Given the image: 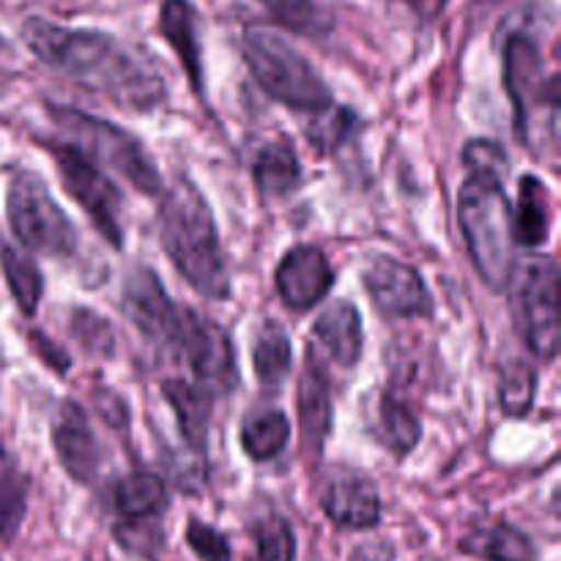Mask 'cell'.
<instances>
[{"mask_svg":"<svg viewBox=\"0 0 561 561\" xmlns=\"http://www.w3.org/2000/svg\"><path fill=\"white\" fill-rule=\"evenodd\" d=\"M49 153H53L55 164H58L66 192L85 208V214L96 225L99 233L115 250L124 247V225H121V206L124 203H121L118 186L110 181V175L93 159H88L71 142H53Z\"/></svg>","mask_w":561,"mask_h":561,"instance_id":"cell-8","label":"cell"},{"mask_svg":"<svg viewBox=\"0 0 561 561\" xmlns=\"http://www.w3.org/2000/svg\"><path fill=\"white\" fill-rule=\"evenodd\" d=\"M3 49H5V44H3V38H0V53H3Z\"/></svg>","mask_w":561,"mask_h":561,"instance_id":"cell-38","label":"cell"},{"mask_svg":"<svg viewBox=\"0 0 561 561\" xmlns=\"http://www.w3.org/2000/svg\"><path fill=\"white\" fill-rule=\"evenodd\" d=\"M356 118L348 113V110H340V107H323L316 113V121L310 126V140L318 151H334L340 142L348 137V131L354 129Z\"/></svg>","mask_w":561,"mask_h":561,"instance_id":"cell-29","label":"cell"},{"mask_svg":"<svg viewBox=\"0 0 561 561\" xmlns=\"http://www.w3.org/2000/svg\"><path fill=\"white\" fill-rule=\"evenodd\" d=\"M25 515V485L16 474H0V540L16 531Z\"/></svg>","mask_w":561,"mask_h":561,"instance_id":"cell-32","label":"cell"},{"mask_svg":"<svg viewBox=\"0 0 561 561\" xmlns=\"http://www.w3.org/2000/svg\"><path fill=\"white\" fill-rule=\"evenodd\" d=\"M159 239L181 277L206 299H228L230 272L214 214L192 181L179 179L159 206Z\"/></svg>","mask_w":561,"mask_h":561,"instance_id":"cell-2","label":"cell"},{"mask_svg":"<svg viewBox=\"0 0 561 561\" xmlns=\"http://www.w3.org/2000/svg\"><path fill=\"white\" fill-rule=\"evenodd\" d=\"M551 195H548L546 184L535 175H524L520 179L518 206L513 214V239L520 247H540L548 241L551 233Z\"/></svg>","mask_w":561,"mask_h":561,"instance_id":"cell-20","label":"cell"},{"mask_svg":"<svg viewBox=\"0 0 561 561\" xmlns=\"http://www.w3.org/2000/svg\"><path fill=\"white\" fill-rule=\"evenodd\" d=\"M244 58L257 85L285 107L318 110L332 104V91L310 66V60L288 42L279 31L268 25H247Z\"/></svg>","mask_w":561,"mask_h":561,"instance_id":"cell-5","label":"cell"},{"mask_svg":"<svg viewBox=\"0 0 561 561\" xmlns=\"http://www.w3.org/2000/svg\"><path fill=\"white\" fill-rule=\"evenodd\" d=\"M162 392L164 400L173 405L184 442L203 453L208 442V425H211V389L195 387L184 378H170L162 383Z\"/></svg>","mask_w":561,"mask_h":561,"instance_id":"cell-18","label":"cell"},{"mask_svg":"<svg viewBox=\"0 0 561 561\" xmlns=\"http://www.w3.org/2000/svg\"><path fill=\"white\" fill-rule=\"evenodd\" d=\"M115 507L126 518H157L168 507V488L153 474H131L115 488Z\"/></svg>","mask_w":561,"mask_h":561,"instance_id":"cell-24","label":"cell"},{"mask_svg":"<svg viewBox=\"0 0 561 561\" xmlns=\"http://www.w3.org/2000/svg\"><path fill=\"white\" fill-rule=\"evenodd\" d=\"M124 312L148 340L153 343H173L179 307L170 301L151 268H135L124 285Z\"/></svg>","mask_w":561,"mask_h":561,"instance_id":"cell-13","label":"cell"},{"mask_svg":"<svg viewBox=\"0 0 561 561\" xmlns=\"http://www.w3.org/2000/svg\"><path fill=\"white\" fill-rule=\"evenodd\" d=\"M290 422L279 409H257L241 425V444L252 460H272L288 447Z\"/></svg>","mask_w":561,"mask_h":561,"instance_id":"cell-23","label":"cell"},{"mask_svg":"<svg viewBox=\"0 0 561 561\" xmlns=\"http://www.w3.org/2000/svg\"><path fill=\"white\" fill-rule=\"evenodd\" d=\"M121 546L140 557H153L162 548V531L153 518H129L115 529Z\"/></svg>","mask_w":561,"mask_h":561,"instance_id":"cell-31","label":"cell"},{"mask_svg":"<svg viewBox=\"0 0 561 561\" xmlns=\"http://www.w3.org/2000/svg\"><path fill=\"white\" fill-rule=\"evenodd\" d=\"M290 365H294V351H290V337L279 323L266 321L255 334L252 343V367L263 389L283 387L288 378Z\"/></svg>","mask_w":561,"mask_h":561,"instance_id":"cell-21","label":"cell"},{"mask_svg":"<svg viewBox=\"0 0 561 561\" xmlns=\"http://www.w3.org/2000/svg\"><path fill=\"white\" fill-rule=\"evenodd\" d=\"M499 400L502 409L510 416H524L526 411L535 403V389H537V373L526 362H513L507 370L502 373V383H499Z\"/></svg>","mask_w":561,"mask_h":561,"instance_id":"cell-28","label":"cell"},{"mask_svg":"<svg viewBox=\"0 0 561 561\" xmlns=\"http://www.w3.org/2000/svg\"><path fill=\"white\" fill-rule=\"evenodd\" d=\"M469 548L491 561H535V546L529 537L504 524L474 535Z\"/></svg>","mask_w":561,"mask_h":561,"instance_id":"cell-27","label":"cell"},{"mask_svg":"<svg viewBox=\"0 0 561 561\" xmlns=\"http://www.w3.org/2000/svg\"><path fill=\"white\" fill-rule=\"evenodd\" d=\"M381 431L387 447L392 449L394 455H400V458L409 455L411 449L420 444L422 436L416 414L403 403V400L394 398V394H383L381 400Z\"/></svg>","mask_w":561,"mask_h":561,"instance_id":"cell-26","label":"cell"},{"mask_svg":"<svg viewBox=\"0 0 561 561\" xmlns=\"http://www.w3.org/2000/svg\"><path fill=\"white\" fill-rule=\"evenodd\" d=\"M49 118L64 131L66 142L80 148L88 159H93L102 168L124 175L137 192H142V195H159L162 192V175H159L157 164L151 162V157H148L146 148L135 135L110 124V121L88 115L82 110L64 107V104H58V107L49 104Z\"/></svg>","mask_w":561,"mask_h":561,"instance_id":"cell-6","label":"cell"},{"mask_svg":"<svg viewBox=\"0 0 561 561\" xmlns=\"http://www.w3.org/2000/svg\"><path fill=\"white\" fill-rule=\"evenodd\" d=\"M252 179L257 190L268 197H285L299 186L301 168L296 159L294 148L285 140H274L257 151L252 162Z\"/></svg>","mask_w":561,"mask_h":561,"instance_id":"cell-22","label":"cell"},{"mask_svg":"<svg viewBox=\"0 0 561 561\" xmlns=\"http://www.w3.org/2000/svg\"><path fill=\"white\" fill-rule=\"evenodd\" d=\"M0 266H3L5 279H9V290L20 310L25 316H33L38 310V299H42V272L33 263V257L22 255L14 247L0 241Z\"/></svg>","mask_w":561,"mask_h":561,"instance_id":"cell-25","label":"cell"},{"mask_svg":"<svg viewBox=\"0 0 561 561\" xmlns=\"http://www.w3.org/2000/svg\"><path fill=\"white\" fill-rule=\"evenodd\" d=\"M274 283L290 310H312L318 301L327 299L334 283V272L329 266V257L318 247L299 244L283 257L277 274H274Z\"/></svg>","mask_w":561,"mask_h":561,"instance_id":"cell-12","label":"cell"},{"mask_svg":"<svg viewBox=\"0 0 561 561\" xmlns=\"http://www.w3.org/2000/svg\"><path fill=\"white\" fill-rule=\"evenodd\" d=\"M272 14H277L285 25L290 27H307V22L316 20V9L310 0H261Z\"/></svg>","mask_w":561,"mask_h":561,"instance_id":"cell-35","label":"cell"},{"mask_svg":"<svg viewBox=\"0 0 561 561\" xmlns=\"http://www.w3.org/2000/svg\"><path fill=\"white\" fill-rule=\"evenodd\" d=\"M186 542H190L192 551L203 561H233L228 540L217 529L201 524V520H190V526H186Z\"/></svg>","mask_w":561,"mask_h":561,"instance_id":"cell-33","label":"cell"},{"mask_svg":"<svg viewBox=\"0 0 561 561\" xmlns=\"http://www.w3.org/2000/svg\"><path fill=\"white\" fill-rule=\"evenodd\" d=\"M173 348L190 362L192 373L206 389L228 392L236 383V354L228 332L190 307H179V323L173 332Z\"/></svg>","mask_w":561,"mask_h":561,"instance_id":"cell-9","label":"cell"},{"mask_svg":"<svg viewBox=\"0 0 561 561\" xmlns=\"http://www.w3.org/2000/svg\"><path fill=\"white\" fill-rule=\"evenodd\" d=\"M321 507L329 518L345 529H370L381 518V499L370 480L340 474L323 488Z\"/></svg>","mask_w":561,"mask_h":561,"instance_id":"cell-15","label":"cell"},{"mask_svg":"<svg viewBox=\"0 0 561 561\" xmlns=\"http://www.w3.org/2000/svg\"><path fill=\"white\" fill-rule=\"evenodd\" d=\"M409 3L422 20H436V16L444 11V5H447V0H409Z\"/></svg>","mask_w":561,"mask_h":561,"instance_id":"cell-37","label":"cell"},{"mask_svg":"<svg viewBox=\"0 0 561 561\" xmlns=\"http://www.w3.org/2000/svg\"><path fill=\"white\" fill-rule=\"evenodd\" d=\"M329 389L332 387H329L327 370L310 356L305 373H301L296 405H299V427L305 433V442L312 447H321L332 427V392Z\"/></svg>","mask_w":561,"mask_h":561,"instance_id":"cell-17","label":"cell"},{"mask_svg":"<svg viewBox=\"0 0 561 561\" xmlns=\"http://www.w3.org/2000/svg\"><path fill=\"white\" fill-rule=\"evenodd\" d=\"M22 42L55 71L118 107L146 113L162 104L164 80L157 66L107 33L69 31L31 16L22 25Z\"/></svg>","mask_w":561,"mask_h":561,"instance_id":"cell-1","label":"cell"},{"mask_svg":"<svg viewBox=\"0 0 561 561\" xmlns=\"http://www.w3.org/2000/svg\"><path fill=\"white\" fill-rule=\"evenodd\" d=\"M458 225L482 283L507 288L515 274V239L504 175L469 170L458 192Z\"/></svg>","mask_w":561,"mask_h":561,"instance_id":"cell-3","label":"cell"},{"mask_svg":"<svg viewBox=\"0 0 561 561\" xmlns=\"http://www.w3.org/2000/svg\"><path fill=\"white\" fill-rule=\"evenodd\" d=\"M36 348L42 351V356L44 359H47V365L53 367V370H58V373H66L69 370V356L64 354V351L58 348V345H53L49 343L47 337H44V334H36Z\"/></svg>","mask_w":561,"mask_h":561,"instance_id":"cell-36","label":"cell"},{"mask_svg":"<svg viewBox=\"0 0 561 561\" xmlns=\"http://www.w3.org/2000/svg\"><path fill=\"white\" fill-rule=\"evenodd\" d=\"M159 27L175 55L184 64L186 77L197 93L203 91V69H201V42H197V22L195 9L190 0H164L162 14H159Z\"/></svg>","mask_w":561,"mask_h":561,"instance_id":"cell-19","label":"cell"},{"mask_svg":"<svg viewBox=\"0 0 561 561\" xmlns=\"http://www.w3.org/2000/svg\"><path fill=\"white\" fill-rule=\"evenodd\" d=\"M323 348L329 351L340 367H356L362 348H365V334H362V318L351 301H337L327 307L312 329Z\"/></svg>","mask_w":561,"mask_h":561,"instance_id":"cell-16","label":"cell"},{"mask_svg":"<svg viewBox=\"0 0 561 561\" xmlns=\"http://www.w3.org/2000/svg\"><path fill=\"white\" fill-rule=\"evenodd\" d=\"M53 447L58 453L60 466L71 474V480L88 482L99 471V442L88 422L85 411L71 400H64L53 416Z\"/></svg>","mask_w":561,"mask_h":561,"instance_id":"cell-14","label":"cell"},{"mask_svg":"<svg viewBox=\"0 0 561 561\" xmlns=\"http://www.w3.org/2000/svg\"><path fill=\"white\" fill-rule=\"evenodd\" d=\"M365 288L373 305L389 318L433 316V296L420 272L398 257H376L365 268Z\"/></svg>","mask_w":561,"mask_h":561,"instance_id":"cell-11","label":"cell"},{"mask_svg":"<svg viewBox=\"0 0 561 561\" xmlns=\"http://www.w3.org/2000/svg\"><path fill=\"white\" fill-rule=\"evenodd\" d=\"M257 557L261 561H294V531L283 518H272L257 526Z\"/></svg>","mask_w":561,"mask_h":561,"instance_id":"cell-30","label":"cell"},{"mask_svg":"<svg viewBox=\"0 0 561 561\" xmlns=\"http://www.w3.org/2000/svg\"><path fill=\"white\" fill-rule=\"evenodd\" d=\"M466 168L480 170V173H499L504 175L507 170V159H504V151L491 140H474L466 146L463 151Z\"/></svg>","mask_w":561,"mask_h":561,"instance_id":"cell-34","label":"cell"},{"mask_svg":"<svg viewBox=\"0 0 561 561\" xmlns=\"http://www.w3.org/2000/svg\"><path fill=\"white\" fill-rule=\"evenodd\" d=\"M11 230L25 250L47 257H71L77 252V230L64 208L53 201L42 175L31 170L14 173L5 197Z\"/></svg>","mask_w":561,"mask_h":561,"instance_id":"cell-7","label":"cell"},{"mask_svg":"<svg viewBox=\"0 0 561 561\" xmlns=\"http://www.w3.org/2000/svg\"><path fill=\"white\" fill-rule=\"evenodd\" d=\"M504 80L515 107V135L535 157L557 159L559 80L546 71L542 53L526 33L510 36L504 47Z\"/></svg>","mask_w":561,"mask_h":561,"instance_id":"cell-4","label":"cell"},{"mask_svg":"<svg viewBox=\"0 0 561 561\" xmlns=\"http://www.w3.org/2000/svg\"><path fill=\"white\" fill-rule=\"evenodd\" d=\"M518 318L529 348L540 359H553L559 351V266L553 257H537L526 268Z\"/></svg>","mask_w":561,"mask_h":561,"instance_id":"cell-10","label":"cell"}]
</instances>
